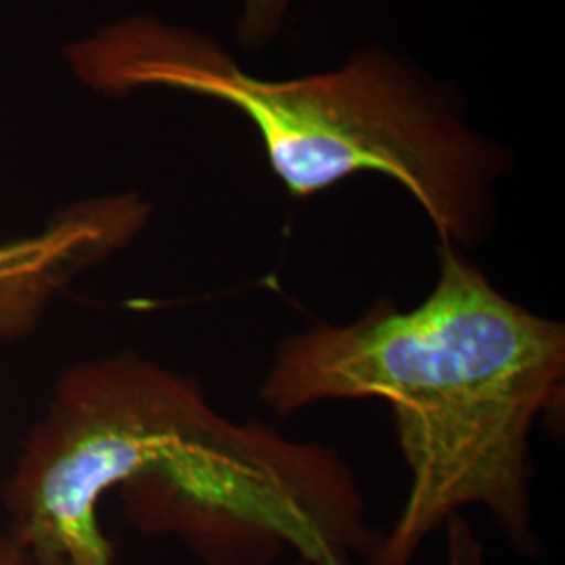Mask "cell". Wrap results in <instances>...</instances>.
Segmentation results:
<instances>
[{
    "mask_svg": "<svg viewBox=\"0 0 565 565\" xmlns=\"http://www.w3.org/2000/svg\"><path fill=\"white\" fill-rule=\"evenodd\" d=\"M565 324L503 296L450 243L408 310L373 303L359 319L287 338L260 385L279 415L331 401H384L411 482L364 565H413L465 507H482L507 543L534 557L530 436L564 396Z\"/></svg>",
    "mask_w": 565,
    "mask_h": 565,
    "instance_id": "1",
    "label": "cell"
},
{
    "mask_svg": "<svg viewBox=\"0 0 565 565\" xmlns=\"http://www.w3.org/2000/svg\"><path fill=\"white\" fill-rule=\"evenodd\" d=\"M67 60L82 84L109 97L168 88L233 107L294 200L380 174L403 186L440 242L476 247L497 223L509 151L467 121L450 88L382 46L277 81L249 74L202 32L137 15L72 44Z\"/></svg>",
    "mask_w": 565,
    "mask_h": 565,
    "instance_id": "2",
    "label": "cell"
},
{
    "mask_svg": "<svg viewBox=\"0 0 565 565\" xmlns=\"http://www.w3.org/2000/svg\"><path fill=\"white\" fill-rule=\"evenodd\" d=\"M207 404L193 380L139 354L67 369L2 486L4 532L30 565H114L99 524L105 494Z\"/></svg>",
    "mask_w": 565,
    "mask_h": 565,
    "instance_id": "3",
    "label": "cell"
},
{
    "mask_svg": "<svg viewBox=\"0 0 565 565\" xmlns=\"http://www.w3.org/2000/svg\"><path fill=\"white\" fill-rule=\"evenodd\" d=\"M151 203L135 191L60 210L41 231L0 243V340L30 338L46 310L93 266L139 237Z\"/></svg>",
    "mask_w": 565,
    "mask_h": 565,
    "instance_id": "4",
    "label": "cell"
},
{
    "mask_svg": "<svg viewBox=\"0 0 565 565\" xmlns=\"http://www.w3.org/2000/svg\"><path fill=\"white\" fill-rule=\"evenodd\" d=\"M291 0H242L235 41L247 53L268 49L281 34Z\"/></svg>",
    "mask_w": 565,
    "mask_h": 565,
    "instance_id": "5",
    "label": "cell"
},
{
    "mask_svg": "<svg viewBox=\"0 0 565 565\" xmlns=\"http://www.w3.org/2000/svg\"><path fill=\"white\" fill-rule=\"evenodd\" d=\"M446 565H488L482 541L463 515H455L445 524Z\"/></svg>",
    "mask_w": 565,
    "mask_h": 565,
    "instance_id": "6",
    "label": "cell"
},
{
    "mask_svg": "<svg viewBox=\"0 0 565 565\" xmlns=\"http://www.w3.org/2000/svg\"><path fill=\"white\" fill-rule=\"evenodd\" d=\"M0 565H30L23 551L11 541L7 532H0Z\"/></svg>",
    "mask_w": 565,
    "mask_h": 565,
    "instance_id": "7",
    "label": "cell"
}]
</instances>
